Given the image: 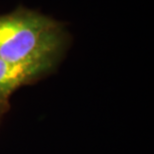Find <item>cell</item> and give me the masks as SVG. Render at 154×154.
<instances>
[{
	"label": "cell",
	"mask_w": 154,
	"mask_h": 154,
	"mask_svg": "<svg viewBox=\"0 0 154 154\" xmlns=\"http://www.w3.org/2000/svg\"><path fill=\"white\" fill-rule=\"evenodd\" d=\"M67 43L62 24L19 8L0 15V58L12 62L59 60Z\"/></svg>",
	"instance_id": "1"
},
{
	"label": "cell",
	"mask_w": 154,
	"mask_h": 154,
	"mask_svg": "<svg viewBox=\"0 0 154 154\" xmlns=\"http://www.w3.org/2000/svg\"><path fill=\"white\" fill-rule=\"evenodd\" d=\"M57 62L54 59L12 62L0 58V115L8 111L10 97L18 88L50 72Z\"/></svg>",
	"instance_id": "2"
}]
</instances>
